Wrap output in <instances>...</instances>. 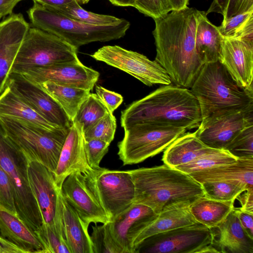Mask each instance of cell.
Returning a JSON list of instances; mask_svg holds the SVG:
<instances>
[{
	"instance_id": "1",
	"label": "cell",
	"mask_w": 253,
	"mask_h": 253,
	"mask_svg": "<svg viewBox=\"0 0 253 253\" xmlns=\"http://www.w3.org/2000/svg\"><path fill=\"white\" fill-rule=\"evenodd\" d=\"M196 10L188 6L154 19L155 61L175 85L189 88L204 64L195 46Z\"/></svg>"
},
{
	"instance_id": "2",
	"label": "cell",
	"mask_w": 253,
	"mask_h": 253,
	"mask_svg": "<svg viewBox=\"0 0 253 253\" xmlns=\"http://www.w3.org/2000/svg\"><path fill=\"white\" fill-rule=\"evenodd\" d=\"M202 117L199 103L190 89L165 85L144 97L135 101L121 112L124 128L140 123H155L197 128Z\"/></svg>"
},
{
	"instance_id": "3",
	"label": "cell",
	"mask_w": 253,
	"mask_h": 253,
	"mask_svg": "<svg viewBox=\"0 0 253 253\" xmlns=\"http://www.w3.org/2000/svg\"><path fill=\"white\" fill-rule=\"evenodd\" d=\"M128 171L134 185V203L147 206L157 214L190 206L204 196L199 182L189 174L166 164Z\"/></svg>"
},
{
	"instance_id": "4",
	"label": "cell",
	"mask_w": 253,
	"mask_h": 253,
	"mask_svg": "<svg viewBox=\"0 0 253 253\" xmlns=\"http://www.w3.org/2000/svg\"><path fill=\"white\" fill-rule=\"evenodd\" d=\"M32 27L53 34L78 49L94 42H108L124 37L130 27L128 21L94 25L69 18L53 9L34 2L27 11Z\"/></svg>"
},
{
	"instance_id": "5",
	"label": "cell",
	"mask_w": 253,
	"mask_h": 253,
	"mask_svg": "<svg viewBox=\"0 0 253 253\" xmlns=\"http://www.w3.org/2000/svg\"><path fill=\"white\" fill-rule=\"evenodd\" d=\"M190 88L202 118L219 111L253 105V93L240 88L219 61L205 63Z\"/></svg>"
},
{
	"instance_id": "6",
	"label": "cell",
	"mask_w": 253,
	"mask_h": 253,
	"mask_svg": "<svg viewBox=\"0 0 253 253\" xmlns=\"http://www.w3.org/2000/svg\"><path fill=\"white\" fill-rule=\"evenodd\" d=\"M29 163L25 154L8 136L0 121V166L12 187L16 215L35 231L42 224L43 219L30 187Z\"/></svg>"
},
{
	"instance_id": "7",
	"label": "cell",
	"mask_w": 253,
	"mask_h": 253,
	"mask_svg": "<svg viewBox=\"0 0 253 253\" xmlns=\"http://www.w3.org/2000/svg\"><path fill=\"white\" fill-rule=\"evenodd\" d=\"M8 136L30 162H38L53 173L69 128L49 130L15 118L0 116Z\"/></svg>"
},
{
	"instance_id": "8",
	"label": "cell",
	"mask_w": 253,
	"mask_h": 253,
	"mask_svg": "<svg viewBox=\"0 0 253 253\" xmlns=\"http://www.w3.org/2000/svg\"><path fill=\"white\" fill-rule=\"evenodd\" d=\"M124 129V137L118 143V155L124 166L138 164L158 154L187 130L183 127L146 123Z\"/></svg>"
},
{
	"instance_id": "9",
	"label": "cell",
	"mask_w": 253,
	"mask_h": 253,
	"mask_svg": "<svg viewBox=\"0 0 253 253\" xmlns=\"http://www.w3.org/2000/svg\"><path fill=\"white\" fill-rule=\"evenodd\" d=\"M77 50L59 37L35 27L29 28L11 71L61 63H77Z\"/></svg>"
},
{
	"instance_id": "10",
	"label": "cell",
	"mask_w": 253,
	"mask_h": 253,
	"mask_svg": "<svg viewBox=\"0 0 253 253\" xmlns=\"http://www.w3.org/2000/svg\"><path fill=\"white\" fill-rule=\"evenodd\" d=\"M214 237L212 229L197 222L149 236L135 247L134 253H219Z\"/></svg>"
},
{
	"instance_id": "11",
	"label": "cell",
	"mask_w": 253,
	"mask_h": 253,
	"mask_svg": "<svg viewBox=\"0 0 253 253\" xmlns=\"http://www.w3.org/2000/svg\"><path fill=\"white\" fill-rule=\"evenodd\" d=\"M87 182L110 220L133 202L135 188L128 170L101 168L85 174Z\"/></svg>"
},
{
	"instance_id": "12",
	"label": "cell",
	"mask_w": 253,
	"mask_h": 253,
	"mask_svg": "<svg viewBox=\"0 0 253 253\" xmlns=\"http://www.w3.org/2000/svg\"><path fill=\"white\" fill-rule=\"evenodd\" d=\"M90 56L126 72L147 86L171 84L167 72L155 60H151L141 53L120 46H104Z\"/></svg>"
},
{
	"instance_id": "13",
	"label": "cell",
	"mask_w": 253,
	"mask_h": 253,
	"mask_svg": "<svg viewBox=\"0 0 253 253\" xmlns=\"http://www.w3.org/2000/svg\"><path fill=\"white\" fill-rule=\"evenodd\" d=\"M253 123V105L244 110L228 109L213 113L202 120L194 132L207 146L225 149L247 125Z\"/></svg>"
},
{
	"instance_id": "14",
	"label": "cell",
	"mask_w": 253,
	"mask_h": 253,
	"mask_svg": "<svg viewBox=\"0 0 253 253\" xmlns=\"http://www.w3.org/2000/svg\"><path fill=\"white\" fill-rule=\"evenodd\" d=\"M6 86L47 122L60 128L73 124L66 112L42 86L21 74L10 71Z\"/></svg>"
},
{
	"instance_id": "15",
	"label": "cell",
	"mask_w": 253,
	"mask_h": 253,
	"mask_svg": "<svg viewBox=\"0 0 253 253\" xmlns=\"http://www.w3.org/2000/svg\"><path fill=\"white\" fill-rule=\"evenodd\" d=\"M15 72L39 84L53 82L89 91L93 88L100 75L98 72L85 66L81 62L32 67Z\"/></svg>"
},
{
	"instance_id": "16",
	"label": "cell",
	"mask_w": 253,
	"mask_h": 253,
	"mask_svg": "<svg viewBox=\"0 0 253 253\" xmlns=\"http://www.w3.org/2000/svg\"><path fill=\"white\" fill-rule=\"evenodd\" d=\"M60 191L66 201L87 224L110 221L88 186L85 174L79 171L72 173L64 181Z\"/></svg>"
},
{
	"instance_id": "17",
	"label": "cell",
	"mask_w": 253,
	"mask_h": 253,
	"mask_svg": "<svg viewBox=\"0 0 253 253\" xmlns=\"http://www.w3.org/2000/svg\"><path fill=\"white\" fill-rule=\"evenodd\" d=\"M29 179L33 195L40 208L43 223L52 225L60 220V190L53 173L42 164L30 162Z\"/></svg>"
},
{
	"instance_id": "18",
	"label": "cell",
	"mask_w": 253,
	"mask_h": 253,
	"mask_svg": "<svg viewBox=\"0 0 253 253\" xmlns=\"http://www.w3.org/2000/svg\"><path fill=\"white\" fill-rule=\"evenodd\" d=\"M158 215L149 207L133 202L108 222L111 234L124 253H134L135 239Z\"/></svg>"
},
{
	"instance_id": "19",
	"label": "cell",
	"mask_w": 253,
	"mask_h": 253,
	"mask_svg": "<svg viewBox=\"0 0 253 253\" xmlns=\"http://www.w3.org/2000/svg\"><path fill=\"white\" fill-rule=\"evenodd\" d=\"M218 61L240 88L253 93V42L223 38Z\"/></svg>"
},
{
	"instance_id": "20",
	"label": "cell",
	"mask_w": 253,
	"mask_h": 253,
	"mask_svg": "<svg viewBox=\"0 0 253 253\" xmlns=\"http://www.w3.org/2000/svg\"><path fill=\"white\" fill-rule=\"evenodd\" d=\"M29 28L21 13H12L0 21V95Z\"/></svg>"
},
{
	"instance_id": "21",
	"label": "cell",
	"mask_w": 253,
	"mask_h": 253,
	"mask_svg": "<svg viewBox=\"0 0 253 253\" xmlns=\"http://www.w3.org/2000/svg\"><path fill=\"white\" fill-rule=\"evenodd\" d=\"M91 169L87 162L83 130L78 124L73 123L53 172L56 185L61 189L64 181L72 173L79 171L86 174Z\"/></svg>"
},
{
	"instance_id": "22",
	"label": "cell",
	"mask_w": 253,
	"mask_h": 253,
	"mask_svg": "<svg viewBox=\"0 0 253 253\" xmlns=\"http://www.w3.org/2000/svg\"><path fill=\"white\" fill-rule=\"evenodd\" d=\"M200 184L224 182L245 190L253 189V157L238 158L231 163L219 165L189 174Z\"/></svg>"
},
{
	"instance_id": "23",
	"label": "cell",
	"mask_w": 253,
	"mask_h": 253,
	"mask_svg": "<svg viewBox=\"0 0 253 253\" xmlns=\"http://www.w3.org/2000/svg\"><path fill=\"white\" fill-rule=\"evenodd\" d=\"M60 220L66 240L71 253H93L89 225L84 222L77 211L62 196L59 195Z\"/></svg>"
},
{
	"instance_id": "24",
	"label": "cell",
	"mask_w": 253,
	"mask_h": 253,
	"mask_svg": "<svg viewBox=\"0 0 253 253\" xmlns=\"http://www.w3.org/2000/svg\"><path fill=\"white\" fill-rule=\"evenodd\" d=\"M213 245L219 253H253V239L246 232L232 211L216 227Z\"/></svg>"
},
{
	"instance_id": "25",
	"label": "cell",
	"mask_w": 253,
	"mask_h": 253,
	"mask_svg": "<svg viewBox=\"0 0 253 253\" xmlns=\"http://www.w3.org/2000/svg\"><path fill=\"white\" fill-rule=\"evenodd\" d=\"M1 236L13 243L25 253H44V248L35 232L17 215L0 210Z\"/></svg>"
},
{
	"instance_id": "26",
	"label": "cell",
	"mask_w": 253,
	"mask_h": 253,
	"mask_svg": "<svg viewBox=\"0 0 253 253\" xmlns=\"http://www.w3.org/2000/svg\"><path fill=\"white\" fill-rule=\"evenodd\" d=\"M196 16L197 52L204 64L216 62L219 60L223 37L218 27L208 19L206 12L196 10Z\"/></svg>"
},
{
	"instance_id": "27",
	"label": "cell",
	"mask_w": 253,
	"mask_h": 253,
	"mask_svg": "<svg viewBox=\"0 0 253 253\" xmlns=\"http://www.w3.org/2000/svg\"><path fill=\"white\" fill-rule=\"evenodd\" d=\"M212 149L199 139L194 132L184 133L165 150L162 160L164 164L174 168L190 163Z\"/></svg>"
},
{
	"instance_id": "28",
	"label": "cell",
	"mask_w": 253,
	"mask_h": 253,
	"mask_svg": "<svg viewBox=\"0 0 253 253\" xmlns=\"http://www.w3.org/2000/svg\"><path fill=\"white\" fill-rule=\"evenodd\" d=\"M0 116L15 118L49 130L60 128L43 118L7 86L0 95Z\"/></svg>"
},
{
	"instance_id": "29",
	"label": "cell",
	"mask_w": 253,
	"mask_h": 253,
	"mask_svg": "<svg viewBox=\"0 0 253 253\" xmlns=\"http://www.w3.org/2000/svg\"><path fill=\"white\" fill-rule=\"evenodd\" d=\"M196 223L189 210V206L165 210L159 213L157 218L136 238L133 242L134 253L135 247L149 236Z\"/></svg>"
},
{
	"instance_id": "30",
	"label": "cell",
	"mask_w": 253,
	"mask_h": 253,
	"mask_svg": "<svg viewBox=\"0 0 253 253\" xmlns=\"http://www.w3.org/2000/svg\"><path fill=\"white\" fill-rule=\"evenodd\" d=\"M235 201H220L200 197L189 206L195 220L213 229L220 224L234 208Z\"/></svg>"
},
{
	"instance_id": "31",
	"label": "cell",
	"mask_w": 253,
	"mask_h": 253,
	"mask_svg": "<svg viewBox=\"0 0 253 253\" xmlns=\"http://www.w3.org/2000/svg\"><path fill=\"white\" fill-rule=\"evenodd\" d=\"M59 104L73 121L90 91L85 89L46 82L40 84Z\"/></svg>"
},
{
	"instance_id": "32",
	"label": "cell",
	"mask_w": 253,
	"mask_h": 253,
	"mask_svg": "<svg viewBox=\"0 0 253 253\" xmlns=\"http://www.w3.org/2000/svg\"><path fill=\"white\" fill-rule=\"evenodd\" d=\"M218 28L223 38L239 39L253 42V10L223 20Z\"/></svg>"
},
{
	"instance_id": "33",
	"label": "cell",
	"mask_w": 253,
	"mask_h": 253,
	"mask_svg": "<svg viewBox=\"0 0 253 253\" xmlns=\"http://www.w3.org/2000/svg\"><path fill=\"white\" fill-rule=\"evenodd\" d=\"M237 159L225 149L212 148L190 163L174 168L190 174L212 167L230 164L236 161Z\"/></svg>"
},
{
	"instance_id": "34",
	"label": "cell",
	"mask_w": 253,
	"mask_h": 253,
	"mask_svg": "<svg viewBox=\"0 0 253 253\" xmlns=\"http://www.w3.org/2000/svg\"><path fill=\"white\" fill-rule=\"evenodd\" d=\"M34 232L43 246L44 253H71L61 222L52 225L42 223Z\"/></svg>"
},
{
	"instance_id": "35",
	"label": "cell",
	"mask_w": 253,
	"mask_h": 253,
	"mask_svg": "<svg viewBox=\"0 0 253 253\" xmlns=\"http://www.w3.org/2000/svg\"><path fill=\"white\" fill-rule=\"evenodd\" d=\"M108 111L96 94L90 93L80 106L72 122L80 126L84 132Z\"/></svg>"
},
{
	"instance_id": "36",
	"label": "cell",
	"mask_w": 253,
	"mask_h": 253,
	"mask_svg": "<svg viewBox=\"0 0 253 253\" xmlns=\"http://www.w3.org/2000/svg\"><path fill=\"white\" fill-rule=\"evenodd\" d=\"M55 10L69 18L94 25L114 24L120 22L123 19L114 16L87 11L82 8L78 2L73 5L64 6Z\"/></svg>"
},
{
	"instance_id": "37",
	"label": "cell",
	"mask_w": 253,
	"mask_h": 253,
	"mask_svg": "<svg viewBox=\"0 0 253 253\" xmlns=\"http://www.w3.org/2000/svg\"><path fill=\"white\" fill-rule=\"evenodd\" d=\"M92 229L90 238L93 253H124L111 234L108 222L92 226Z\"/></svg>"
},
{
	"instance_id": "38",
	"label": "cell",
	"mask_w": 253,
	"mask_h": 253,
	"mask_svg": "<svg viewBox=\"0 0 253 253\" xmlns=\"http://www.w3.org/2000/svg\"><path fill=\"white\" fill-rule=\"evenodd\" d=\"M117 127L116 120L108 111L102 118L84 132L85 140L99 139L111 143L114 138Z\"/></svg>"
},
{
	"instance_id": "39",
	"label": "cell",
	"mask_w": 253,
	"mask_h": 253,
	"mask_svg": "<svg viewBox=\"0 0 253 253\" xmlns=\"http://www.w3.org/2000/svg\"><path fill=\"white\" fill-rule=\"evenodd\" d=\"M201 184L205 197L220 201H235L239 195L245 191L237 185L228 182H209Z\"/></svg>"
},
{
	"instance_id": "40",
	"label": "cell",
	"mask_w": 253,
	"mask_h": 253,
	"mask_svg": "<svg viewBox=\"0 0 253 253\" xmlns=\"http://www.w3.org/2000/svg\"><path fill=\"white\" fill-rule=\"evenodd\" d=\"M225 150L237 158L253 157V123L244 127Z\"/></svg>"
},
{
	"instance_id": "41",
	"label": "cell",
	"mask_w": 253,
	"mask_h": 253,
	"mask_svg": "<svg viewBox=\"0 0 253 253\" xmlns=\"http://www.w3.org/2000/svg\"><path fill=\"white\" fill-rule=\"evenodd\" d=\"M110 143L99 139L85 140L87 162L91 169L100 167V163L108 152Z\"/></svg>"
},
{
	"instance_id": "42",
	"label": "cell",
	"mask_w": 253,
	"mask_h": 253,
	"mask_svg": "<svg viewBox=\"0 0 253 253\" xmlns=\"http://www.w3.org/2000/svg\"><path fill=\"white\" fill-rule=\"evenodd\" d=\"M134 8L153 19L171 11L168 0H137Z\"/></svg>"
},
{
	"instance_id": "43",
	"label": "cell",
	"mask_w": 253,
	"mask_h": 253,
	"mask_svg": "<svg viewBox=\"0 0 253 253\" xmlns=\"http://www.w3.org/2000/svg\"><path fill=\"white\" fill-rule=\"evenodd\" d=\"M0 210L5 211L16 215V211L10 179L0 166Z\"/></svg>"
},
{
	"instance_id": "44",
	"label": "cell",
	"mask_w": 253,
	"mask_h": 253,
	"mask_svg": "<svg viewBox=\"0 0 253 253\" xmlns=\"http://www.w3.org/2000/svg\"><path fill=\"white\" fill-rule=\"evenodd\" d=\"M96 94L105 105L108 110L113 113L122 104L123 96L115 92L109 90L100 86L96 85Z\"/></svg>"
},
{
	"instance_id": "45",
	"label": "cell",
	"mask_w": 253,
	"mask_h": 253,
	"mask_svg": "<svg viewBox=\"0 0 253 253\" xmlns=\"http://www.w3.org/2000/svg\"><path fill=\"white\" fill-rule=\"evenodd\" d=\"M251 10H253V0H228L223 20Z\"/></svg>"
},
{
	"instance_id": "46",
	"label": "cell",
	"mask_w": 253,
	"mask_h": 253,
	"mask_svg": "<svg viewBox=\"0 0 253 253\" xmlns=\"http://www.w3.org/2000/svg\"><path fill=\"white\" fill-rule=\"evenodd\" d=\"M232 211L237 217L243 228L250 238L253 239V213L235 207Z\"/></svg>"
},
{
	"instance_id": "47",
	"label": "cell",
	"mask_w": 253,
	"mask_h": 253,
	"mask_svg": "<svg viewBox=\"0 0 253 253\" xmlns=\"http://www.w3.org/2000/svg\"><path fill=\"white\" fill-rule=\"evenodd\" d=\"M236 199L240 203L241 210L253 213V189L243 191Z\"/></svg>"
},
{
	"instance_id": "48",
	"label": "cell",
	"mask_w": 253,
	"mask_h": 253,
	"mask_svg": "<svg viewBox=\"0 0 253 253\" xmlns=\"http://www.w3.org/2000/svg\"><path fill=\"white\" fill-rule=\"evenodd\" d=\"M34 2L42 6L57 10L66 6H71L75 4L76 0H32Z\"/></svg>"
},
{
	"instance_id": "49",
	"label": "cell",
	"mask_w": 253,
	"mask_h": 253,
	"mask_svg": "<svg viewBox=\"0 0 253 253\" xmlns=\"http://www.w3.org/2000/svg\"><path fill=\"white\" fill-rule=\"evenodd\" d=\"M23 0H0V19L12 14L14 7Z\"/></svg>"
},
{
	"instance_id": "50",
	"label": "cell",
	"mask_w": 253,
	"mask_h": 253,
	"mask_svg": "<svg viewBox=\"0 0 253 253\" xmlns=\"http://www.w3.org/2000/svg\"><path fill=\"white\" fill-rule=\"evenodd\" d=\"M25 253L21 249L7 239L0 236V253Z\"/></svg>"
},
{
	"instance_id": "51",
	"label": "cell",
	"mask_w": 253,
	"mask_h": 253,
	"mask_svg": "<svg viewBox=\"0 0 253 253\" xmlns=\"http://www.w3.org/2000/svg\"><path fill=\"white\" fill-rule=\"evenodd\" d=\"M228 0H213L208 10L206 12L207 15L209 13L216 12L223 15Z\"/></svg>"
},
{
	"instance_id": "52",
	"label": "cell",
	"mask_w": 253,
	"mask_h": 253,
	"mask_svg": "<svg viewBox=\"0 0 253 253\" xmlns=\"http://www.w3.org/2000/svg\"><path fill=\"white\" fill-rule=\"evenodd\" d=\"M171 10H179L188 7L190 0H168Z\"/></svg>"
},
{
	"instance_id": "53",
	"label": "cell",
	"mask_w": 253,
	"mask_h": 253,
	"mask_svg": "<svg viewBox=\"0 0 253 253\" xmlns=\"http://www.w3.org/2000/svg\"><path fill=\"white\" fill-rule=\"evenodd\" d=\"M114 5L135 7L137 0H109Z\"/></svg>"
},
{
	"instance_id": "54",
	"label": "cell",
	"mask_w": 253,
	"mask_h": 253,
	"mask_svg": "<svg viewBox=\"0 0 253 253\" xmlns=\"http://www.w3.org/2000/svg\"><path fill=\"white\" fill-rule=\"evenodd\" d=\"M90 0H76L77 2L80 4H86Z\"/></svg>"
}]
</instances>
